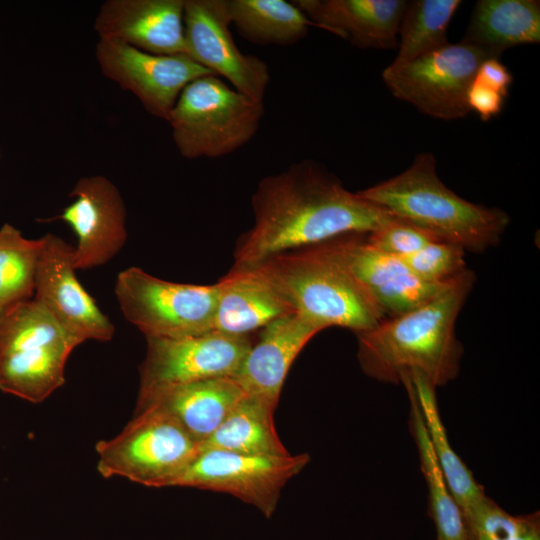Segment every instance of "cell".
Here are the masks:
<instances>
[{"label":"cell","mask_w":540,"mask_h":540,"mask_svg":"<svg viewBox=\"0 0 540 540\" xmlns=\"http://www.w3.org/2000/svg\"><path fill=\"white\" fill-rule=\"evenodd\" d=\"M253 226L239 239L234 267L347 234H367L396 217L342 183L313 160L263 178L252 196Z\"/></svg>","instance_id":"1"},{"label":"cell","mask_w":540,"mask_h":540,"mask_svg":"<svg viewBox=\"0 0 540 540\" xmlns=\"http://www.w3.org/2000/svg\"><path fill=\"white\" fill-rule=\"evenodd\" d=\"M475 279L467 269L425 304L355 334L362 371L390 384H400L411 373L422 375L435 388L454 380L463 355L456 321Z\"/></svg>","instance_id":"2"},{"label":"cell","mask_w":540,"mask_h":540,"mask_svg":"<svg viewBox=\"0 0 540 540\" xmlns=\"http://www.w3.org/2000/svg\"><path fill=\"white\" fill-rule=\"evenodd\" d=\"M356 193L435 239L473 253L496 246L511 221L504 210L472 203L448 188L428 152L417 154L398 175Z\"/></svg>","instance_id":"3"},{"label":"cell","mask_w":540,"mask_h":540,"mask_svg":"<svg viewBox=\"0 0 540 540\" xmlns=\"http://www.w3.org/2000/svg\"><path fill=\"white\" fill-rule=\"evenodd\" d=\"M337 238L282 252L252 266L294 313L322 330L336 326L357 334L384 317L346 265Z\"/></svg>","instance_id":"4"},{"label":"cell","mask_w":540,"mask_h":540,"mask_svg":"<svg viewBox=\"0 0 540 540\" xmlns=\"http://www.w3.org/2000/svg\"><path fill=\"white\" fill-rule=\"evenodd\" d=\"M79 341L36 300L0 318V390L32 403L65 382V366Z\"/></svg>","instance_id":"5"},{"label":"cell","mask_w":540,"mask_h":540,"mask_svg":"<svg viewBox=\"0 0 540 540\" xmlns=\"http://www.w3.org/2000/svg\"><path fill=\"white\" fill-rule=\"evenodd\" d=\"M263 115V101L249 98L210 74L185 86L168 122L183 157L217 158L248 143Z\"/></svg>","instance_id":"6"},{"label":"cell","mask_w":540,"mask_h":540,"mask_svg":"<svg viewBox=\"0 0 540 540\" xmlns=\"http://www.w3.org/2000/svg\"><path fill=\"white\" fill-rule=\"evenodd\" d=\"M200 444L170 415L144 408L115 437L96 446L97 470L146 487H173L192 463Z\"/></svg>","instance_id":"7"},{"label":"cell","mask_w":540,"mask_h":540,"mask_svg":"<svg viewBox=\"0 0 540 540\" xmlns=\"http://www.w3.org/2000/svg\"><path fill=\"white\" fill-rule=\"evenodd\" d=\"M115 296L125 319L146 338H180L213 331L217 283L170 282L129 267L117 276Z\"/></svg>","instance_id":"8"},{"label":"cell","mask_w":540,"mask_h":540,"mask_svg":"<svg viewBox=\"0 0 540 540\" xmlns=\"http://www.w3.org/2000/svg\"><path fill=\"white\" fill-rule=\"evenodd\" d=\"M493 58L460 41L411 61L392 62L382 72L391 94L420 112L441 120L466 117L468 90L481 63Z\"/></svg>","instance_id":"9"},{"label":"cell","mask_w":540,"mask_h":540,"mask_svg":"<svg viewBox=\"0 0 540 540\" xmlns=\"http://www.w3.org/2000/svg\"><path fill=\"white\" fill-rule=\"evenodd\" d=\"M307 453L251 455L199 450L173 487L230 494L255 507L266 518L275 513L284 486L309 463Z\"/></svg>","instance_id":"10"},{"label":"cell","mask_w":540,"mask_h":540,"mask_svg":"<svg viewBox=\"0 0 540 540\" xmlns=\"http://www.w3.org/2000/svg\"><path fill=\"white\" fill-rule=\"evenodd\" d=\"M253 341L216 331L180 338H146L137 400L167 387L233 377Z\"/></svg>","instance_id":"11"},{"label":"cell","mask_w":540,"mask_h":540,"mask_svg":"<svg viewBox=\"0 0 540 540\" xmlns=\"http://www.w3.org/2000/svg\"><path fill=\"white\" fill-rule=\"evenodd\" d=\"M95 54L107 78L133 93L150 114L166 121L187 84L214 74L189 56L152 54L113 40L99 39Z\"/></svg>","instance_id":"12"},{"label":"cell","mask_w":540,"mask_h":540,"mask_svg":"<svg viewBox=\"0 0 540 540\" xmlns=\"http://www.w3.org/2000/svg\"><path fill=\"white\" fill-rule=\"evenodd\" d=\"M227 0H185L184 29L189 56L232 87L263 101L270 80L267 64L242 53L230 31Z\"/></svg>","instance_id":"13"},{"label":"cell","mask_w":540,"mask_h":540,"mask_svg":"<svg viewBox=\"0 0 540 540\" xmlns=\"http://www.w3.org/2000/svg\"><path fill=\"white\" fill-rule=\"evenodd\" d=\"M74 247L48 233L41 237L34 294L54 319L79 343L110 341L115 327L79 282Z\"/></svg>","instance_id":"14"},{"label":"cell","mask_w":540,"mask_h":540,"mask_svg":"<svg viewBox=\"0 0 540 540\" xmlns=\"http://www.w3.org/2000/svg\"><path fill=\"white\" fill-rule=\"evenodd\" d=\"M70 197L74 201L50 221L61 220L75 233V269L106 264L127 239L126 208L119 190L108 178L93 175L80 178Z\"/></svg>","instance_id":"15"},{"label":"cell","mask_w":540,"mask_h":540,"mask_svg":"<svg viewBox=\"0 0 540 540\" xmlns=\"http://www.w3.org/2000/svg\"><path fill=\"white\" fill-rule=\"evenodd\" d=\"M337 243L349 270L384 319L418 308L444 291L452 282L438 284L420 279L402 258L371 246L366 240V234L340 236Z\"/></svg>","instance_id":"16"},{"label":"cell","mask_w":540,"mask_h":540,"mask_svg":"<svg viewBox=\"0 0 540 540\" xmlns=\"http://www.w3.org/2000/svg\"><path fill=\"white\" fill-rule=\"evenodd\" d=\"M184 4L185 0H107L100 6L94 29L99 39L148 53L189 56Z\"/></svg>","instance_id":"17"},{"label":"cell","mask_w":540,"mask_h":540,"mask_svg":"<svg viewBox=\"0 0 540 540\" xmlns=\"http://www.w3.org/2000/svg\"><path fill=\"white\" fill-rule=\"evenodd\" d=\"M322 329L302 316L284 315L260 330L233 376L245 394L276 409L290 367L305 345Z\"/></svg>","instance_id":"18"},{"label":"cell","mask_w":540,"mask_h":540,"mask_svg":"<svg viewBox=\"0 0 540 540\" xmlns=\"http://www.w3.org/2000/svg\"><path fill=\"white\" fill-rule=\"evenodd\" d=\"M314 27L361 49L397 47L405 0H295Z\"/></svg>","instance_id":"19"},{"label":"cell","mask_w":540,"mask_h":540,"mask_svg":"<svg viewBox=\"0 0 540 540\" xmlns=\"http://www.w3.org/2000/svg\"><path fill=\"white\" fill-rule=\"evenodd\" d=\"M217 285L213 331L250 336L272 321L294 313L281 293L254 266H233Z\"/></svg>","instance_id":"20"},{"label":"cell","mask_w":540,"mask_h":540,"mask_svg":"<svg viewBox=\"0 0 540 540\" xmlns=\"http://www.w3.org/2000/svg\"><path fill=\"white\" fill-rule=\"evenodd\" d=\"M244 395L234 377L209 378L167 387L137 400L135 412L148 407L161 410L201 444Z\"/></svg>","instance_id":"21"},{"label":"cell","mask_w":540,"mask_h":540,"mask_svg":"<svg viewBox=\"0 0 540 540\" xmlns=\"http://www.w3.org/2000/svg\"><path fill=\"white\" fill-rule=\"evenodd\" d=\"M493 58L512 47L540 42L538 0H480L461 40Z\"/></svg>","instance_id":"22"},{"label":"cell","mask_w":540,"mask_h":540,"mask_svg":"<svg viewBox=\"0 0 540 540\" xmlns=\"http://www.w3.org/2000/svg\"><path fill=\"white\" fill-rule=\"evenodd\" d=\"M275 408L245 394L218 428L199 447L251 455H286L274 424Z\"/></svg>","instance_id":"23"},{"label":"cell","mask_w":540,"mask_h":540,"mask_svg":"<svg viewBox=\"0 0 540 540\" xmlns=\"http://www.w3.org/2000/svg\"><path fill=\"white\" fill-rule=\"evenodd\" d=\"M404 377L413 386L436 459L454 500L464 514L487 495L449 443L438 409L436 388L418 373Z\"/></svg>","instance_id":"24"},{"label":"cell","mask_w":540,"mask_h":540,"mask_svg":"<svg viewBox=\"0 0 540 540\" xmlns=\"http://www.w3.org/2000/svg\"><path fill=\"white\" fill-rule=\"evenodd\" d=\"M410 402V431L419 453L420 466L428 489L429 507L436 540H469L461 509L454 500L433 451L419 403L410 380L402 378Z\"/></svg>","instance_id":"25"},{"label":"cell","mask_w":540,"mask_h":540,"mask_svg":"<svg viewBox=\"0 0 540 540\" xmlns=\"http://www.w3.org/2000/svg\"><path fill=\"white\" fill-rule=\"evenodd\" d=\"M227 3L231 24L244 39L257 45H293L313 26L294 2L227 0Z\"/></svg>","instance_id":"26"},{"label":"cell","mask_w":540,"mask_h":540,"mask_svg":"<svg viewBox=\"0 0 540 540\" xmlns=\"http://www.w3.org/2000/svg\"><path fill=\"white\" fill-rule=\"evenodd\" d=\"M461 3L460 0L407 1L393 62L411 61L446 46L449 24Z\"/></svg>","instance_id":"27"},{"label":"cell","mask_w":540,"mask_h":540,"mask_svg":"<svg viewBox=\"0 0 540 540\" xmlns=\"http://www.w3.org/2000/svg\"><path fill=\"white\" fill-rule=\"evenodd\" d=\"M41 238L27 239L10 224L0 228V318L31 300Z\"/></svg>","instance_id":"28"},{"label":"cell","mask_w":540,"mask_h":540,"mask_svg":"<svg viewBox=\"0 0 540 540\" xmlns=\"http://www.w3.org/2000/svg\"><path fill=\"white\" fill-rule=\"evenodd\" d=\"M463 517L469 540H540L538 512L514 516L488 496Z\"/></svg>","instance_id":"29"},{"label":"cell","mask_w":540,"mask_h":540,"mask_svg":"<svg viewBox=\"0 0 540 540\" xmlns=\"http://www.w3.org/2000/svg\"><path fill=\"white\" fill-rule=\"evenodd\" d=\"M465 254L466 251L459 245L433 240L402 259L420 279L444 284L453 281L468 269Z\"/></svg>","instance_id":"30"},{"label":"cell","mask_w":540,"mask_h":540,"mask_svg":"<svg viewBox=\"0 0 540 540\" xmlns=\"http://www.w3.org/2000/svg\"><path fill=\"white\" fill-rule=\"evenodd\" d=\"M366 240L383 253L404 258L437 239L414 225L396 218L377 230L367 233Z\"/></svg>","instance_id":"31"},{"label":"cell","mask_w":540,"mask_h":540,"mask_svg":"<svg viewBox=\"0 0 540 540\" xmlns=\"http://www.w3.org/2000/svg\"><path fill=\"white\" fill-rule=\"evenodd\" d=\"M505 97L497 91L474 79L468 94L467 103L470 111H475L483 121L497 116L503 108Z\"/></svg>","instance_id":"32"},{"label":"cell","mask_w":540,"mask_h":540,"mask_svg":"<svg viewBox=\"0 0 540 540\" xmlns=\"http://www.w3.org/2000/svg\"><path fill=\"white\" fill-rule=\"evenodd\" d=\"M475 80L506 97L513 76L498 58H488L479 66Z\"/></svg>","instance_id":"33"}]
</instances>
